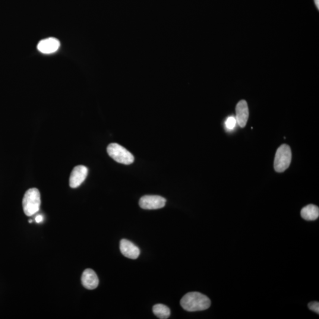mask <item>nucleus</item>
Masks as SVG:
<instances>
[{
  "instance_id": "7ed1b4c3",
  "label": "nucleus",
  "mask_w": 319,
  "mask_h": 319,
  "mask_svg": "<svg viewBox=\"0 0 319 319\" xmlns=\"http://www.w3.org/2000/svg\"><path fill=\"white\" fill-rule=\"evenodd\" d=\"M291 148L287 144H283L277 150L274 167L277 172L282 173L289 168L292 162Z\"/></svg>"
},
{
  "instance_id": "9b49d317",
  "label": "nucleus",
  "mask_w": 319,
  "mask_h": 319,
  "mask_svg": "<svg viewBox=\"0 0 319 319\" xmlns=\"http://www.w3.org/2000/svg\"><path fill=\"white\" fill-rule=\"evenodd\" d=\"M301 216L306 220H315L319 216L318 207L314 205H309L303 208L301 211Z\"/></svg>"
},
{
  "instance_id": "0eeeda50",
  "label": "nucleus",
  "mask_w": 319,
  "mask_h": 319,
  "mask_svg": "<svg viewBox=\"0 0 319 319\" xmlns=\"http://www.w3.org/2000/svg\"><path fill=\"white\" fill-rule=\"evenodd\" d=\"M60 47L59 41L54 37L47 38L38 43L37 49L43 54H52L58 51Z\"/></svg>"
},
{
  "instance_id": "9d476101",
  "label": "nucleus",
  "mask_w": 319,
  "mask_h": 319,
  "mask_svg": "<svg viewBox=\"0 0 319 319\" xmlns=\"http://www.w3.org/2000/svg\"><path fill=\"white\" fill-rule=\"evenodd\" d=\"M82 285L89 290L96 289L99 284V279L95 271L91 269H87L82 274Z\"/></svg>"
},
{
  "instance_id": "ddd939ff",
  "label": "nucleus",
  "mask_w": 319,
  "mask_h": 319,
  "mask_svg": "<svg viewBox=\"0 0 319 319\" xmlns=\"http://www.w3.org/2000/svg\"><path fill=\"white\" fill-rule=\"evenodd\" d=\"M236 124V118L234 116H230L226 120L225 125L227 128L231 130L235 127Z\"/></svg>"
},
{
  "instance_id": "39448f33",
  "label": "nucleus",
  "mask_w": 319,
  "mask_h": 319,
  "mask_svg": "<svg viewBox=\"0 0 319 319\" xmlns=\"http://www.w3.org/2000/svg\"><path fill=\"white\" fill-rule=\"evenodd\" d=\"M166 200L160 196L146 195L140 199L139 205L142 209L159 210L165 206Z\"/></svg>"
},
{
  "instance_id": "423d86ee",
  "label": "nucleus",
  "mask_w": 319,
  "mask_h": 319,
  "mask_svg": "<svg viewBox=\"0 0 319 319\" xmlns=\"http://www.w3.org/2000/svg\"><path fill=\"white\" fill-rule=\"evenodd\" d=\"M88 173V169L87 167L82 165L76 166L71 173L69 185L72 188L79 187L86 179Z\"/></svg>"
},
{
  "instance_id": "dca6fc26",
  "label": "nucleus",
  "mask_w": 319,
  "mask_h": 319,
  "mask_svg": "<svg viewBox=\"0 0 319 319\" xmlns=\"http://www.w3.org/2000/svg\"><path fill=\"white\" fill-rule=\"evenodd\" d=\"M315 4L316 5H317V7L318 9H319V0H315Z\"/></svg>"
},
{
  "instance_id": "f03ea898",
  "label": "nucleus",
  "mask_w": 319,
  "mask_h": 319,
  "mask_svg": "<svg viewBox=\"0 0 319 319\" xmlns=\"http://www.w3.org/2000/svg\"><path fill=\"white\" fill-rule=\"evenodd\" d=\"M40 194L36 188H31L25 194L23 200L24 213L28 216H33L40 210Z\"/></svg>"
},
{
  "instance_id": "2eb2a0df",
  "label": "nucleus",
  "mask_w": 319,
  "mask_h": 319,
  "mask_svg": "<svg viewBox=\"0 0 319 319\" xmlns=\"http://www.w3.org/2000/svg\"><path fill=\"white\" fill-rule=\"evenodd\" d=\"M35 220L37 223L42 222L43 220V216L41 214H39V215L36 216Z\"/></svg>"
},
{
  "instance_id": "f3484780",
  "label": "nucleus",
  "mask_w": 319,
  "mask_h": 319,
  "mask_svg": "<svg viewBox=\"0 0 319 319\" xmlns=\"http://www.w3.org/2000/svg\"><path fill=\"white\" fill-rule=\"evenodd\" d=\"M32 222H33L32 220H29V222H30V223H32Z\"/></svg>"
},
{
  "instance_id": "6e6552de",
  "label": "nucleus",
  "mask_w": 319,
  "mask_h": 319,
  "mask_svg": "<svg viewBox=\"0 0 319 319\" xmlns=\"http://www.w3.org/2000/svg\"><path fill=\"white\" fill-rule=\"evenodd\" d=\"M119 248L123 255L132 260L137 259L140 254V250L138 246L127 239L121 240Z\"/></svg>"
},
{
  "instance_id": "4468645a",
  "label": "nucleus",
  "mask_w": 319,
  "mask_h": 319,
  "mask_svg": "<svg viewBox=\"0 0 319 319\" xmlns=\"http://www.w3.org/2000/svg\"><path fill=\"white\" fill-rule=\"evenodd\" d=\"M309 308L311 310L317 313V314H319V303L318 302H314L309 303L308 305Z\"/></svg>"
},
{
  "instance_id": "f257e3e1",
  "label": "nucleus",
  "mask_w": 319,
  "mask_h": 319,
  "mask_svg": "<svg viewBox=\"0 0 319 319\" xmlns=\"http://www.w3.org/2000/svg\"><path fill=\"white\" fill-rule=\"evenodd\" d=\"M211 300L207 296L199 292L186 294L181 301L183 309L188 312H198L207 310L210 308Z\"/></svg>"
},
{
  "instance_id": "20e7f679",
  "label": "nucleus",
  "mask_w": 319,
  "mask_h": 319,
  "mask_svg": "<svg viewBox=\"0 0 319 319\" xmlns=\"http://www.w3.org/2000/svg\"><path fill=\"white\" fill-rule=\"evenodd\" d=\"M107 153L115 162L123 164H131L134 162V157L126 148L118 144H110L107 147Z\"/></svg>"
},
{
  "instance_id": "1a4fd4ad",
  "label": "nucleus",
  "mask_w": 319,
  "mask_h": 319,
  "mask_svg": "<svg viewBox=\"0 0 319 319\" xmlns=\"http://www.w3.org/2000/svg\"><path fill=\"white\" fill-rule=\"evenodd\" d=\"M249 118V109L245 100L239 101L236 106V120L240 127L244 128Z\"/></svg>"
},
{
  "instance_id": "f8f14e48",
  "label": "nucleus",
  "mask_w": 319,
  "mask_h": 319,
  "mask_svg": "<svg viewBox=\"0 0 319 319\" xmlns=\"http://www.w3.org/2000/svg\"><path fill=\"white\" fill-rule=\"evenodd\" d=\"M153 312L158 318L161 319H168L170 316V309L166 305L162 304L154 305L153 308Z\"/></svg>"
}]
</instances>
